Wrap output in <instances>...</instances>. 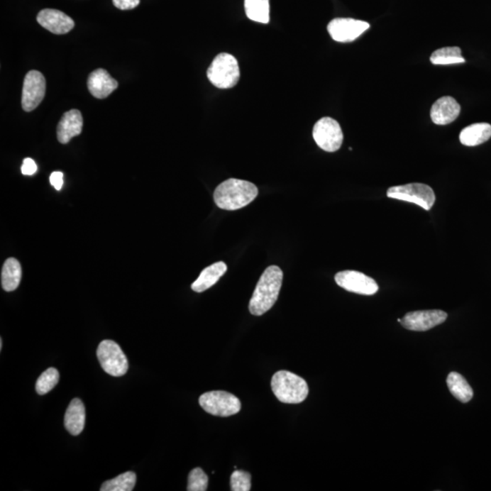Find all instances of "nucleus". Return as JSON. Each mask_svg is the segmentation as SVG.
<instances>
[{
  "label": "nucleus",
  "instance_id": "obj_1",
  "mask_svg": "<svg viewBox=\"0 0 491 491\" xmlns=\"http://www.w3.org/2000/svg\"><path fill=\"white\" fill-rule=\"evenodd\" d=\"M282 280L283 272L279 267H267L258 280L248 306L252 315H263L272 308L279 298Z\"/></svg>",
  "mask_w": 491,
  "mask_h": 491
},
{
  "label": "nucleus",
  "instance_id": "obj_2",
  "mask_svg": "<svg viewBox=\"0 0 491 491\" xmlns=\"http://www.w3.org/2000/svg\"><path fill=\"white\" fill-rule=\"evenodd\" d=\"M258 194V187L253 183L229 179L216 187L214 200L219 209L237 211L253 202Z\"/></svg>",
  "mask_w": 491,
  "mask_h": 491
},
{
  "label": "nucleus",
  "instance_id": "obj_3",
  "mask_svg": "<svg viewBox=\"0 0 491 491\" xmlns=\"http://www.w3.org/2000/svg\"><path fill=\"white\" fill-rule=\"evenodd\" d=\"M271 389L280 402L287 404L302 403L309 395L306 380L287 370H280L274 374Z\"/></svg>",
  "mask_w": 491,
  "mask_h": 491
},
{
  "label": "nucleus",
  "instance_id": "obj_4",
  "mask_svg": "<svg viewBox=\"0 0 491 491\" xmlns=\"http://www.w3.org/2000/svg\"><path fill=\"white\" fill-rule=\"evenodd\" d=\"M206 76L216 88H233L241 76L238 60L231 54H219L206 71Z\"/></svg>",
  "mask_w": 491,
  "mask_h": 491
},
{
  "label": "nucleus",
  "instance_id": "obj_5",
  "mask_svg": "<svg viewBox=\"0 0 491 491\" xmlns=\"http://www.w3.org/2000/svg\"><path fill=\"white\" fill-rule=\"evenodd\" d=\"M387 196L390 199L414 203L425 211H429L434 205L436 196L431 187L421 183H410L407 185L390 187Z\"/></svg>",
  "mask_w": 491,
  "mask_h": 491
},
{
  "label": "nucleus",
  "instance_id": "obj_6",
  "mask_svg": "<svg viewBox=\"0 0 491 491\" xmlns=\"http://www.w3.org/2000/svg\"><path fill=\"white\" fill-rule=\"evenodd\" d=\"M199 405L213 416H229L241 412L240 399L233 394L216 390L203 394L199 397Z\"/></svg>",
  "mask_w": 491,
  "mask_h": 491
},
{
  "label": "nucleus",
  "instance_id": "obj_7",
  "mask_svg": "<svg viewBox=\"0 0 491 491\" xmlns=\"http://www.w3.org/2000/svg\"><path fill=\"white\" fill-rule=\"evenodd\" d=\"M100 365L113 377L124 376L128 370V358L115 341H103L96 351Z\"/></svg>",
  "mask_w": 491,
  "mask_h": 491
},
{
  "label": "nucleus",
  "instance_id": "obj_8",
  "mask_svg": "<svg viewBox=\"0 0 491 491\" xmlns=\"http://www.w3.org/2000/svg\"><path fill=\"white\" fill-rule=\"evenodd\" d=\"M313 138L316 145L327 153H335L343 142V132L335 119L325 117L319 119L313 128Z\"/></svg>",
  "mask_w": 491,
  "mask_h": 491
},
{
  "label": "nucleus",
  "instance_id": "obj_9",
  "mask_svg": "<svg viewBox=\"0 0 491 491\" xmlns=\"http://www.w3.org/2000/svg\"><path fill=\"white\" fill-rule=\"evenodd\" d=\"M46 94V79L40 71L31 70L26 75L21 104L26 112L38 108Z\"/></svg>",
  "mask_w": 491,
  "mask_h": 491
},
{
  "label": "nucleus",
  "instance_id": "obj_10",
  "mask_svg": "<svg viewBox=\"0 0 491 491\" xmlns=\"http://www.w3.org/2000/svg\"><path fill=\"white\" fill-rule=\"evenodd\" d=\"M336 283L347 292L360 295H374L379 290L376 281L370 277L355 270H345L335 276Z\"/></svg>",
  "mask_w": 491,
  "mask_h": 491
},
{
  "label": "nucleus",
  "instance_id": "obj_11",
  "mask_svg": "<svg viewBox=\"0 0 491 491\" xmlns=\"http://www.w3.org/2000/svg\"><path fill=\"white\" fill-rule=\"evenodd\" d=\"M370 27L368 22L354 18H335L329 22L328 31L335 41L347 43L357 40Z\"/></svg>",
  "mask_w": 491,
  "mask_h": 491
},
{
  "label": "nucleus",
  "instance_id": "obj_12",
  "mask_svg": "<svg viewBox=\"0 0 491 491\" xmlns=\"http://www.w3.org/2000/svg\"><path fill=\"white\" fill-rule=\"evenodd\" d=\"M448 318L447 313L442 310H421L407 313L400 323L404 328L413 331H427L442 324Z\"/></svg>",
  "mask_w": 491,
  "mask_h": 491
},
{
  "label": "nucleus",
  "instance_id": "obj_13",
  "mask_svg": "<svg viewBox=\"0 0 491 491\" xmlns=\"http://www.w3.org/2000/svg\"><path fill=\"white\" fill-rule=\"evenodd\" d=\"M37 21L41 27L56 35L69 33L75 27L73 19L57 9H43L38 13Z\"/></svg>",
  "mask_w": 491,
  "mask_h": 491
},
{
  "label": "nucleus",
  "instance_id": "obj_14",
  "mask_svg": "<svg viewBox=\"0 0 491 491\" xmlns=\"http://www.w3.org/2000/svg\"><path fill=\"white\" fill-rule=\"evenodd\" d=\"M460 113V106L452 96H442L433 104L431 118L435 124L444 126L456 121Z\"/></svg>",
  "mask_w": 491,
  "mask_h": 491
},
{
  "label": "nucleus",
  "instance_id": "obj_15",
  "mask_svg": "<svg viewBox=\"0 0 491 491\" xmlns=\"http://www.w3.org/2000/svg\"><path fill=\"white\" fill-rule=\"evenodd\" d=\"M83 128V118L82 113L77 109L65 113L57 128V140L61 144H67L71 138L82 133Z\"/></svg>",
  "mask_w": 491,
  "mask_h": 491
},
{
  "label": "nucleus",
  "instance_id": "obj_16",
  "mask_svg": "<svg viewBox=\"0 0 491 491\" xmlns=\"http://www.w3.org/2000/svg\"><path fill=\"white\" fill-rule=\"evenodd\" d=\"M118 87L117 80L113 79L105 70H94L89 77L88 88L90 94L96 99L108 98L115 89H117Z\"/></svg>",
  "mask_w": 491,
  "mask_h": 491
},
{
  "label": "nucleus",
  "instance_id": "obj_17",
  "mask_svg": "<svg viewBox=\"0 0 491 491\" xmlns=\"http://www.w3.org/2000/svg\"><path fill=\"white\" fill-rule=\"evenodd\" d=\"M85 406L79 399H74L65 414V428L71 435H79L85 427Z\"/></svg>",
  "mask_w": 491,
  "mask_h": 491
},
{
  "label": "nucleus",
  "instance_id": "obj_18",
  "mask_svg": "<svg viewBox=\"0 0 491 491\" xmlns=\"http://www.w3.org/2000/svg\"><path fill=\"white\" fill-rule=\"evenodd\" d=\"M227 269V265L223 263V261H219V263H216L211 265V266L206 267V269L200 273L198 280H197L195 282H193L192 289L195 292H204L205 290L209 289V287L214 286L215 284L218 282L219 280L224 275Z\"/></svg>",
  "mask_w": 491,
  "mask_h": 491
},
{
  "label": "nucleus",
  "instance_id": "obj_19",
  "mask_svg": "<svg viewBox=\"0 0 491 491\" xmlns=\"http://www.w3.org/2000/svg\"><path fill=\"white\" fill-rule=\"evenodd\" d=\"M491 138V125L489 123H476L468 126L460 132L461 144L468 147L479 146Z\"/></svg>",
  "mask_w": 491,
  "mask_h": 491
},
{
  "label": "nucleus",
  "instance_id": "obj_20",
  "mask_svg": "<svg viewBox=\"0 0 491 491\" xmlns=\"http://www.w3.org/2000/svg\"><path fill=\"white\" fill-rule=\"evenodd\" d=\"M22 270L21 263L14 258H8L3 265L1 284L6 292H14L21 283Z\"/></svg>",
  "mask_w": 491,
  "mask_h": 491
},
{
  "label": "nucleus",
  "instance_id": "obj_21",
  "mask_svg": "<svg viewBox=\"0 0 491 491\" xmlns=\"http://www.w3.org/2000/svg\"><path fill=\"white\" fill-rule=\"evenodd\" d=\"M447 385L452 395L462 403H467L473 398V390L470 384L458 373L448 374Z\"/></svg>",
  "mask_w": 491,
  "mask_h": 491
},
{
  "label": "nucleus",
  "instance_id": "obj_22",
  "mask_svg": "<svg viewBox=\"0 0 491 491\" xmlns=\"http://www.w3.org/2000/svg\"><path fill=\"white\" fill-rule=\"evenodd\" d=\"M245 11L252 21L267 24L270 22V0H245Z\"/></svg>",
  "mask_w": 491,
  "mask_h": 491
},
{
  "label": "nucleus",
  "instance_id": "obj_23",
  "mask_svg": "<svg viewBox=\"0 0 491 491\" xmlns=\"http://www.w3.org/2000/svg\"><path fill=\"white\" fill-rule=\"evenodd\" d=\"M431 62L433 65H451L465 63L466 60L462 57L460 48L447 47L434 51L431 57Z\"/></svg>",
  "mask_w": 491,
  "mask_h": 491
},
{
  "label": "nucleus",
  "instance_id": "obj_24",
  "mask_svg": "<svg viewBox=\"0 0 491 491\" xmlns=\"http://www.w3.org/2000/svg\"><path fill=\"white\" fill-rule=\"evenodd\" d=\"M137 481V476L134 473H128L119 475L114 479L106 480L102 484L101 491H131L134 490Z\"/></svg>",
  "mask_w": 491,
  "mask_h": 491
},
{
  "label": "nucleus",
  "instance_id": "obj_25",
  "mask_svg": "<svg viewBox=\"0 0 491 491\" xmlns=\"http://www.w3.org/2000/svg\"><path fill=\"white\" fill-rule=\"evenodd\" d=\"M59 380V371L54 368H48L38 377L37 383H35V390L40 395H45V394L51 392L57 386Z\"/></svg>",
  "mask_w": 491,
  "mask_h": 491
},
{
  "label": "nucleus",
  "instance_id": "obj_26",
  "mask_svg": "<svg viewBox=\"0 0 491 491\" xmlns=\"http://www.w3.org/2000/svg\"><path fill=\"white\" fill-rule=\"evenodd\" d=\"M209 477L200 468H194L189 475L187 490L189 491H206L208 490Z\"/></svg>",
  "mask_w": 491,
  "mask_h": 491
},
{
  "label": "nucleus",
  "instance_id": "obj_27",
  "mask_svg": "<svg viewBox=\"0 0 491 491\" xmlns=\"http://www.w3.org/2000/svg\"><path fill=\"white\" fill-rule=\"evenodd\" d=\"M232 491H248L251 490V476L244 470H237L231 478Z\"/></svg>",
  "mask_w": 491,
  "mask_h": 491
},
{
  "label": "nucleus",
  "instance_id": "obj_28",
  "mask_svg": "<svg viewBox=\"0 0 491 491\" xmlns=\"http://www.w3.org/2000/svg\"><path fill=\"white\" fill-rule=\"evenodd\" d=\"M116 8L121 11H131L140 5V0H112Z\"/></svg>",
  "mask_w": 491,
  "mask_h": 491
},
{
  "label": "nucleus",
  "instance_id": "obj_29",
  "mask_svg": "<svg viewBox=\"0 0 491 491\" xmlns=\"http://www.w3.org/2000/svg\"><path fill=\"white\" fill-rule=\"evenodd\" d=\"M38 166L32 158H27L23 160L21 167V172L25 176H32L37 172Z\"/></svg>",
  "mask_w": 491,
  "mask_h": 491
},
{
  "label": "nucleus",
  "instance_id": "obj_30",
  "mask_svg": "<svg viewBox=\"0 0 491 491\" xmlns=\"http://www.w3.org/2000/svg\"><path fill=\"white\" fill-rule=\"evenodd\" d=\"M63 176V173L61 171H54L53 173H51L50 182L51 185L55 187V189L60 190L62 189L64 184Z\"/></svg>",
  "mask_w": 491,
  "mask_h": 491
},
{
  "label": "nucleus",
  "instance_id": "obj_31",
  "mask_svg": "<svg viewBox=\"0 0 491 491\" xmlns=\"http://www.w3.org/2000/svg\"><path fill=\"white\" fill-rule=\"evenodd\" d=\"M3 342L2 339H0V350H2Z\"/></svg>",
  "mask_w": 491,
  "mask_h": 491
}]
</instances>
